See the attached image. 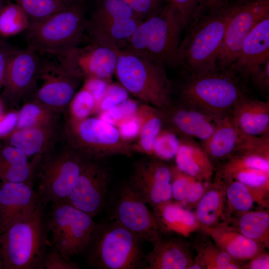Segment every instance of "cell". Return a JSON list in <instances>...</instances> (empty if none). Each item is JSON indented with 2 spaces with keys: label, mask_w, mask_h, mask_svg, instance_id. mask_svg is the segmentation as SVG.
Here are the masks:
<instances>
[{
  "label": "cell",
  "mask_w": 269,
  "mask_h": 269,
  "mask_svg": "<svg viewBox=\"0 0 269 269\" xmlns=\"http://www.w3.org/2000/svg\"><path fill=\"white\" fill-rule=\"evenodd\" d=\"M132 17L139 18L123 0H93L90 17L87 18V21L99 22Z\"/></svg>",
  "instance_id": "74e56055"
},
{
  "label": "cell",
  "mask_w": 269,
  "mask_h": 269,
  "mask_svg": "<svg viewBox=\"0 0 269 269\" xmlns=\"http://www.w3.org/2000/svg\"><path fill=\"white\" fill-rule=\"evenodd\" d=\"M230 116L239 132L245 136H269V103L246 96L234 106Z\"/></svg>",
  "instance_id": "cb8c5ba5"
},
{
  "label": "cell",
  "mask_w": 269,
  "mask_h": 269,
  "mask_svg": "<svg viewBox=\"0 0 269 269\" xmlns=\"http://www.w3.org/2000/svg\"><path fill=\"white\" fill-rule=\"evenodd\" d=\"M163 126L179 137L197 138L201 142L215 131L219 121L207 113L193 107L173 102L159 110Z\"/></svg>",
  "instance_id": "ac0fdd59"
},
{
  "label": "cell",
  "mask_w": 269,
  "mask_h": 269,
  "mask_svg": "<svg viewBox=\"0 0 269 269\" xmlns=\"http://www.w3.org/2000/svg\"><path fill=\"white\" fill-rule=\"evenodd\" d=\"M179 138L180 144L175 156L176 166L194 178L209 182L215 167L201 143L191 137L182 136Z\"/></svg>",
  "instance_id": "484cf974"
},
{
  "label": "cell",
  "mask_w": 269,
  "mask_h": 269,
  "mask_svg": "<svg viewBox=\"0 0 269 269\" xmlns=\"http://www.w3.org/2000/svg\"><path fill=\"white\" fill-rule=\"evenodd\" d=\"M144 240L115 220L96 222L84 252L87 264L97 269H144Z\"/></svg>",
  "instance_id": "3957f363"
},
{
  "label": "cell",
  "mask_w": 269,
  "mask_h": 269,
  "mask_svg": "<svg viewBox=\"0 0 269 269\" xmlns=\"http://www.w3.org/2000/svg\"><path fill=\"white\" fill-rule=\"evenodd\" d=\"M249 80L259 91L267 93L269 90V58L252 74Z\"/></svg>",
  "instance_id": "c3c4849f"
},
{
  "label": "cell",
  "mask_w": 269,
  "mask_h": 269,
  "mask_svg": "<svg viewBox=\"0 0 269 269\" xmlns=\"http://www.w3.org/2000/svg\"><path fill=\"white\" fill-rule=\"evenodd\" d=\"M63 117V113L34 101H27L24 102L18 110V122L16 129L53 123Z\"/></svg>",
  "instance_id": "e575fe53"
},
{
  "label": "cell",
  "mask_w": 269,
  "mask_h": 269,
  "mask_svg": "<svg viewBox=\"0 0 269 269\" xmlns=\"http://www.w3.org/2000/svg\"><path fill=\"white\" fill-rule=\"evenodd\" d=\"M139 104L129 99L105 111L99 113L98 118L103 121L116 126L126 119L136 116Z\"/></svg>",
  "instance_id": "7bdbcfd3"
},
{
  "label": "cell",
  "mask_w": 269,
  "mask_h": 269,
  "mask_svg": "<svg viewBox=\"0 0 269 269\" xmlns=\"http://www.w3.org/2000/svg\"><path fill=\"white\" fill-rule=\"evenodd\" d=\"M111 176L107 159L86 155L76 184L65 200L94 218L106 208Z\"/></svg>",
  "instance_id": "7c38bea8"
},
{
  "label": "cell",
  "mask_w": 269,
  "mask_h": 269,
  "mask_svg": "<svg viewBox=\"0 0 269 269\" xmlns=\"http://www.w3.org/2000/svg\"><path fill=\"white\" fill-rule=\"evenodd\" d=\"M0 269H4V264L0 250Z\"/></svg>",
  "instance_id": "9f6ffc18"
},
{
  "label": "cell",
  "mask_w": 269,
  "mask_h": 269,
  "mask_svg": "<svg viewBox=\"0 0 269 269\" xmlns=\"http://www.w3.org/2000/svg\"><path fill=\"white\" fill-rule=\"evenodd\" d=\"M47 216L51 249L68 260L83 253L96 224L93 217L65 200L52 203Z\"/></svg>",
  "instance_id": "30bf717a"
},
{
  "label": "cell",
  "mask_w": 269,
  "mask_h": 269,
  "mask_svg": "<svg viewBox=\"0 0 269 269\" xmlns=\"http://www.w3.org/2000/svg\"><path fill=\"white\" fill-rule=\"evenodd\" d=\"M154 215L163 233L174 232L188 237L200 229L195 213L172 200L153 208Z\"/></svg>",
  "instance_id": "f1b7e54d"
},
{
  "label": "cell",
  "mask_w": 269,
  "mask_h": 269,
  "mask_svg": "<svg viewBox=\"0 0 269 269\" xmlns=\"http://www.w3.org/2000/svg\"><path fill=\"white\" fill-rule=\"evenodd\" d=\"M18 110H10L0 119V139L8 135L17 127Z\"/></svg>",
  "instance_id": "f5cc1de1"
},
{
  "label": "cell",
  "mask_w": 269,
  "mask_h": 269,
  "mask_svg": "<svg viewBox=\"0 0 269 269\" xmlns=\"http://www.w3.org/2000/svg\"><path fill=\"white\" fill-rule=\"evenodd\" d=\"M46 206L38 200L24 218L0 233L4 269H43L50 232Z\"/></svg>",
  "instance_id": "6da1fadb"
},
{
  "label": "cell",
  "mask_w": 269,
  "mask_h": 269,
  "mask_svg": "<svg viewBox=\"0 0 269 269\" xmlns=\"http://www.w3.org/2000/svg\"><path fill=\"white\" fill-rule=\"evenodd\" d=\"M183 29L176 8L167 3L139 24L122 49L146 56L164 67L185 68L180 49Z\"/></svg>",
  "instance_id": "7a4b0ae2"
},
{
  "label": "cell",
  "mask_w": 269,
  "mask_h": 269,
  "mask_svg": "<svg viewBox=\"0 0 269 269\" xmlns=\"http://www.w3.org/2000/svg\"><path fill=\"white\" fill-rule=\"evenodd\" d=\"M129 99V92L121 85L109 84L95 112L100 113L114 107Z\"/></svg>",
  "instance_id": "ee69618b"
},
{
  "label": "cell",
  "mask_w": 269,
  "mask_h": 269,
  "mask_svg": "<svg viewBox=\"0 0 269 269\" xmlns=\"http://www.w3.org/2000/svg\"><path fill=\"white\" fill-rule=\"evenodd\" d=\"M151 244L144 269H188L193 262L189 246L179 238L162 236Z\"/></svg>",
  "instance_id": "603a6c76"
},
{
  "label": "cell",
  "mask_w": 269,
  "mask_h": 269,
  "mask_svg": "<svg viewBox=\"0 0 269 269\" xmlns=\"http://www.w3.org/2000/svg\"><path fill=\"white\" fill-rule=\"evenodd\" d=\"M83 81L58 62L42 60L36 88L28 101L64 114Z\"/></svg>",
  "instance_id": "2e32d148"
},
{
  "label": "cell",
  "mask_w": 269,
  "mask_h": 269,
  "mask_svg": "<svg viewBox=\"0 0 269 269\" xmlns=\"http://www.w3.org/2000/svg\"><path fill=\"white\" fill-rule=\"evenodd\" d=\"M142 21L138 17L116 18L99 22L86 21V31L92 42L120 50L125 46Z\"/></svg>",
  "instance_id": "d4e9b609"
},
{
  "label": "cell",
  "mask_w": 269,
  "mask_h": 269,
  "mask_svg": "<svg viewBox=\"0 0 269 269\" xmlns=\"http://www.w3.org/2000/svg\"><path fill=\"white\" fill-rule=\"evenodd\" d=\"M177 9L183 29L196 19L202 0H166Z\"/></svg>",
  "instance_id": "f6af8a7d"
},
{
  "label": "cell",
  "mask_w": 269,
  "mask_h": 269,
  "mask_svg": "<svg viewBox=\"0 0 269 269\" xmlns=\"http://www.w3.org/2000/svg\"><path fill=\"white\" fill-rule=\"evenodd\" d=\"M269 58V15L252 29L244 40L237 59L227 70L241 81L252 74Z\"/></svg>",
  "instance_id": "d6986e66"
},
{
  "label": "cell",
  "mask_w": 269,
  "mask_h": 269,
  "mask_svg": "<svg viewBox=\"0 0 269 269\" xmlns=\"http://www.w3.org/2000/svg\"><path fill=\"white\" fill-rule=\"evenodd\" d=\"M74 0L78 1H84V0Z\"/></svg>",
  "instance_id": "91938a15"
},
{
  "label": "cell",
  "mask_w": 269,
  "mask_h": 269,
  "mask_svg": "<svg viewBox=\"0 0 269 269\" xmlns=\"http://www.w3.org/2000/svg\"><path fill=\"white\" fill-rule=\"evenodd\" d=\"M241 139L242 135L229 115L219 121L211 135L201 144L214 164L234 155Z\"/></svg>",
  "instance_id": "4316f807"
},
{
  "label": "cell",
  "mask_w": 269,
  "mask_h": 269,
  "mask_svg": "<svg viewBox=\"0 0 269 269\" xmlns=\"http://www.w3.org/2000/svg\"><path fill=\"white\" fill-rule=\"evenodd\" d=\"M2 104L1 103L0 101V118H1L2 117Z\"/></svg>",
  "instance_id": "6f0895ef"
},
{
  "label": "cell",
  "mask_w": 269,
  "mask_h": 269,
  "mask_svg": "<svg viewBox=\"0 0 269 269\" xmlns=\"http://www.w3.org/2000/svg\"><path fill=\"white\" fill-rule=\"evenodd\" d=\"M196 248L197 256L193 261L202 269H242V262L234 260L210 240L201 241Z\"/></svg>",
  "instance_id": "836d02e7"
},
{
  "label": "cell",
  "mask_w": 269,
  "mask_h": 269,
  "mask_svg": "<svg viewBox=\"0 0 269 269\" xmlns=\"http://www.w3.org/2000/svg\"><path fill=\"white\" fill-rule=\"evenodd\" d=\"M107 207L108 219L118 221L144 241L152 244L164 234L154 214L127 180L109 192Z\"/></svg>",
  "instance_id": "8fae6325"
},
{
  "label": "cell",
  "mask_w": 269,
  "mask_h": 269,
  "mask_svg": "<svg viewBox=\"0 0 269 269\" xmlns=\"http://www.w3.org/2000/svg\"><path fill=\"white\" fill-rule=\"evenodd\" d=\"M64 115V134L67 142L85 155L107 159L115 155L131 156L134 144L124 139L115 126L98 117L78 119Z\"/></svg>",
  "instance_id": "9c48e42d"
},
{
  "label": "cell",
  "mask_w": 269,
  "mask_h": 269,
  "mask_svg": "<svg viewBox=\"0 0 269 269\" xmlns=\"http://www.w3.org/2000/svg\"><path fill=\"white\" fill-rule=\"evenodd\" d=\"M180 144L179 137L167 128H162L154 144L153 154L154 157L167 160L175 157Z\"/></svg>",
  "instance_id": "ab89813d"
},
{
  "label": "cell",
  "mask_w": 269,
  "mask_h": 269,
  "mask_svg": "<svg viewBox=\"0 0 269 269\" xmlns=\"http://www.w3.org/2000/svg\"><path fill=\"white\" fill-rule=\"evenodd\" d=\"M237 1L210 11L194 21L180 49L185 68L192 75L217 69L226 27Z\"/></svg>",
  "instance_id": "8992f818"
},
{
  "label": "cell",
  "mask_w": 269,
  "mask_h": 269,
  "mask_svg": "<svg viewBox=\"0 0 269 269\" xmlns=\"http://www.w3.org/2000/svg\"><path fill=\"white\" fill-rule=\"evenodd\" d=\"M242 268L244 269H269V253L264 252L258 255L243 264Z\"/></svg>",
  "instance_id": "db71d44e"
},
{
  "label": "cell",
  "mask_w": 269,
  "mask_h": 269,
  "mask_svg": "<svg viewBox=\"0 0 269 269\" xmlns=\"http://www.w3.org/2000/svg\"><path fill=\"white\" fill-rule=\"evenodd\" d=\"M95 102L91 93L82 87L75 94L65 113L70 116L81 119L90 117L95 112Z\"/></svg>",
  "instance_id": "b9f144b4"
},
{
  "label": "cell",
  "mask_w": 269,
  "mask_h": 269,
  "mask_svg": "<svg viewBox=\"0 0 269 269\" xmlns=\"http://www.w3.org/2000/svg\"><path fill=\"white\" fill-rule=\"evenodd\" d=\"M30 20L22 8L15 2L4 5L0 11V36L11 37L25 31Z\"/></svg>",
  "instance_id": "d590c367"
},
{
  "label": "cell",
  "mask_w": 269,
  "mask_h": 269,
  "mask_svg": "<svg viewBox=\"0 0 269 269\" xmlns=\"http://www.w3.org/2000/svg\"><path fill=\"white\" fill-rule=\"evenodd\" d=\"M136 116L139 123L136 152L152 155L155 140L163 128V122L160 110L149 105H139Z\"/></svg>",
  "instance_id": "4dcf8cb0"
},
{
  "label": "cell",
  "mask_w": 269,
  "mask_h": 269,
  "mask_svg": "<svg viewBox=\"0 0 269 269\" xmlns=\"http://www.w3.org/2000/svg\"><path fill=\"white\" fill-rule=\"evenodd\" d=\"M219 178L222 180L225 186L227 221L233 213L251 210L255 202L263 206L269 205L267 199L269 192L252 188L234 179Z\"/></svg>",
  "instance_id": "f546056e"
},
{
  "label": "cell",
  "mask_w": 269,
  "mask_h": 269,
  "mask_svg": "<svg viewBox=\"0 0 269 269\" xmlns=\"http://www.w3.org/2000/svg\"><path fill=\"white\" fill-rule=\"evenodd\" d=\"M242 81L227 70L188 76L178 89L179 103L221 119L247 96Z\"/></svg>",
  "instance_id": "277c9868"
},
{
  "label": "cell",
  "mask_w": 269,
  "mask_h": 269,
  "mask_svg": "<svg viewBox=\"0 0 269 269\" xmlns=\"http://www.w3.org/2000/svg\"><path fill=\"white\" fill-rule=\"evenodd\" d=\"M221 178L234 179L252 188L269 191V171L253 168H243Z\"/></svg>",
  "instance_id": "60d3db41"
},
{
  "label": "cell",
  "mask_w": 269,
  "mask_h": 269,
  "mask_svg": "<svg viewBox=\"0 0 269 269\" xmlns=\"http://www.w3.org/2000/svg\"><path fill=\"white\" fill-rule=\"evenodd\" d=\"M236 214L237 216L233 220L232 227L247 238L269 248V212L250 210Z\"/></svg>",
  "instance_id": "d6a6232c"
},
{
  "label": "cell",
  "mask_w": 269,
  "mask_h": 269,
  "mask_svg": "<svg viewBox=\"0 0 269 269\" xmlns=\"http://www.w3.org/2000/svg\"><path fill=\"white\" fill-rule=\"evenodd\" d=\"M4 6V4L2 0H0V11Z\"/></svg>",
  "instance_id": "680465c9"
},
{
  "label": "cell",
  "mask_w": 269,
  "mask_h": 269,
  "mask_svg": "<svg viewBox=\"0 0 269 269\" xmlns=\"http://www.w3.org/2000/svg\"><path fill=\"white\" fill-rule=\"evenodd\" d=\"M172 179L171 166L154 156L135 161L127 181L145 203L154 208L172 200Z\"/></svg>",
  "instance_id": "9a60e30c"
},
{
  "label": "cell",
  "mask_w": 269,
  "mask_h": 269,
  "mask_svg": "<svg viewBox=\"0 0 269 269\" xmlns=\"http://www.w3.org/2000/svg\"><path fill=\"white\" fill-rule=\"evenodd\" d=\"M115 74L121 85L142 103L162 110L173 103L165 67L150 58L120 49Z\"/></svg>",
  "instance_id": "5b68a950"
},
{
  "label": "cell",
  "mask_w": 269,
  "mask_h": 269,
  "mask_svg": "<svg viewBox=\"0 0 269 269\" xmlns=\"http://www.w3.org/2000/svg\"><path fill=\"white\" fill-rule=\"evenodd\" d=\"M115 127L118 129L122 137L128 141H130L131 140L138 136L139 123L137 116L122 120Z\"/></svg>",
  "instance_id": "681fc988"
},
{
  "label": "cell",
  "mask_w": 269,
  "mask_h": 269,
  "mask_svg": "<svg viewBox=\"0 0 269 269\" xmlns=\"http://www.w3.org/2000/svg\"><path fill=\"white\" fill-rule=\"evenodd\" d=\"M33 186L26 182H0V233L32 211L38 200Z\"/></svg>",
  "instance_id": "44dd1931"
},
{
  "label": "cell",
  "mask_w": 269,
  "mask_h": 269,
  "mask_svg": "<svg viewBox=\"0 0 269 269\" xmlns=\"http://www.w3.org/2000/svg\"><path fill=\"white\" fill-rule=\"evenodd\" d=\"M64 137V115L53 123L16 129L0 140L19 149L29 159L46 154Z\"/></svg>",
  "instance_id": "ffe728a7"
},
{
  "label": "cell",
  "mask_w": 269,
  "mask_h": 269,
  "mask_svg": "<svg viewBox=\"0 0 269 269\" xmlns=\"http://www.w3.org/2000/svg\"><path fill=\"white\" fill-rule=\"evenodd\" d=\"M247 168L269 171V156L252 153L235 154L221 163L216 177L225 178L235 171Z\"/></svg>",
  "instance_id": "8d00e7d4"
},
{
  "label": "cell",
  "mask_w": 269,
  "mask_h": 269,
  "mask_svg": "<svg viewBox=\"0 0 269 269\" xmlns=\"http://www.w3.org/2000/svg\"><path fill=\"white\" fill-rule=\"evenodd\" d=\"M136 15L144 20L157 13L166 0H123Z\"/></svg>",
  "instance_id": "bcb514c9"
},
{
  "label": "cell",
  "mask_w": 269,
  "mask_h": 269,
  "mask_svg": "<svg viewBox=\"0 0 269 269\" xmlns=\"http://www.w3.org/2000/svg\"><path fill=\"white\" fill-rule=\"evenodd\" d=\"M202 230L236 261L247 262L265 252V246L245 236L226 222Z\"/></svg>",
  "instance_id": "7402d4cb"
},
{
  "label": "cell",
  "mask_w": 269,
  "mask_h": 269,
  "mask_svg": "<svg viewBox=\"0 0 269 269\" xmlns=\"http://www.w3.org/2000/svg\"><path fill=\"white\" fill-rule=\"evenodd\" d=\"M171 168L172 199L187 209L196 207L207 189L205 182L184 173L176 165Z\"/></svg>",
  "instance_id": "1f68e13d"
},
{
  "label": "cell",
  "mask_w": 269,
  "mask_h": 269,
  "mask_svg": "<svg viewBox=\"0 0 269 269\" xmlns=\"http://www.w3.org/2000/svg\"><path fill=\"white\" fill-rule=\"evenodd\" d=\"M225 186L220 178L207 186L196 206L194 213L200 229L212 227L226 222Z\"/></svg>",
  "instance_id": "83f0119b"
},
{
  "label": "cell",
  "mask_w": 269,
  "mask_h": 269,
  "mask_svg": "<svg viewBox=\"0 0 269 269\" xmlns=\"http://www.w3.org/2000/svg\"><path fill=\"white\" fill-rule=\"evenodd\" d=\"M17 50L5 41L0 40V94L3 86L8 63Z\"/></svg>",
  "instance_id": "816d5d0a"
},
{
  "label": "cell",
  "mask_w": 269,
  "mask_h": 269,
  "mask_svg": "<svg viewBox=\"0 0 269 269\" xmlns=\"http://www.w3.org/2000/svg\"><path fill=\"white\" fill-rule=\"evenodd\" d=\"M119 50L97 43L77 46L57 56L67 71L82 78L109 79L115 73Z\"/></svg>",
  "instance_id": "e0dca14e"
},
{
  "label": "cell",
  "mask_w": 269,
  "mask_h": 269,
  "mask_svg": "<svg viewBox=\"0 0 269 269\" xmlns=\"http://www.w3.org/2000/svg\"><path fill=\"white\" fill-rule=\"evenodd\" d=\"M268 15L269 0L237 1L225 31L217 60L218 69L226 70L234 63L246 37Z\"/></svg>",
  "instance_id": "5bb4252c"
},
{
  "label": "cell",
  "mask_w": 269,
  "mask_h": 269,
  "mask_svg": "<svg viewBox=\"0 0 269 269\" xmlns=\"http://www.w3.org/2000/svg\"><path fill=\"white\" fill-rule=\"evenodd\" d=\"M14 0L25 11L30 21L42 19L80 2L74 0Z\"/></svg>",
  "instance_id": "f35d334b"
},
{
  "label": "cell",
  "mask_w": 269,
  "mask_h": 269,
  "mask_svg": "<svg viewBox=\"0 0 269 269\" xmlns=\"http://www.w3.org/2000/svg\"><path fill=\"white\" fill-rule=\"evenodd\" d=\"M108 85L107 81L105 80L96 78L84 80L82 87L91 93L95 100V112L98 105L105 95Z\"/></svg>",
  "instance_id": "f907efd6"
},
{
  "label": "cell",
  "mask_w": 269,
  "mask_h": 269,
  "mask_svg": "<svg viewBox=\"0 0 269 269\" xmlns=\"http://www.w3.org/2000/svg\"><path fill=\"white\" fill-rule=\"evenodd\" d=\"M85 157L65 137L39 156L34 179L41 203L46 206L68 197L78 181Z\"/></svg>",
  "instance_id": "52a82bcc"
},
{
  "label": "cell",
  "mask_w": 269,
  "mask_h": 269,
  "mask_svg": "<svg viewBox=\"0 0 269 269\" xmlns=\"http://www.w3.org/2000/svg\"><path fill=\"white\" fill-rule=\"evenodd\" d=\"M83 1L45 18L30 21L25 31L27 46L38 52L61 55L79 46L86 31Z\"/></svg>",
  "instance_id": "ba28073f"
},
{
  "label": "cell",
  "mask_w": 269,
  "mask_h": 269,
  "mask_svg": "<svg viewBox=\"0 0 269 269\" xmlns=\"http://www.w3.org/2000/svg\"><path fill=\"white\" fill-rule=\"evenodd\" d=\"M43 268L46 269H79L81 267L76 263L65 259L58 252L51 249L47 253Z\"/></svg>",
  "instance_id": "7dc6e473"
},
{
  "label": "cell",
  "mask_w": 269,
  "mask_h": 269,
  "mask_svg": "<svg viewBox=\"0 0 269 269\" xmlns=\"http://www.w3.org/2000/svg\"><path fill=\"white\" fill-rule=\"evenodd\" d=\"M230 0H202L198 11L197 17L194 21L198 19L202 15L210 11L222 8L227 4Z\"/></svg>",
  "instance_id": "11a10c76"
},
{
  "label": "cell",
  "mask_w": 269,
  "mask_h": 269,
  "mask_svg": "<svg viewBox=\"0 0 269 269\" xmlns=\"http://www.w3.org/2000/svg\"><path fill=\"white\" fill-rule=\"evenodd\" d=\"M38 53L27 46L12 56L0 94L2 106L18 110L30 98L36 88L43 60Z\"/></svg>",
  "instance_id": "4fadbf2b"
}]
</instances>
